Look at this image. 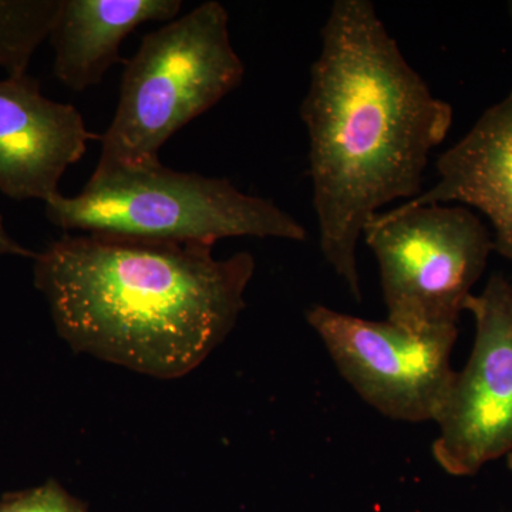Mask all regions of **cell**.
Returning <instances> with one entry per match:
<instances>
[{
    "mask_svg": "<svg viewBox=\"0 0 512 512\" xmlns=\"http://www.w3.org/2000/svg\"><path fill=\"white\" fill-rule=\"evenodd\" d=\"M301 117L320 251L360 302L357 242L384 205L419 197L453 107L410 66L372 2L335 0Z\"/></svg>",
    "mask_w": 512,
    "mask_h": 512,
    "instance_id": "6da1fadb",
    "label": "cell"
},
{
    "mask_svg": "<svg viewBox=\"0 0 512 512\" xmlns=\"http://www.w3.org/2000/svg\"><path fill=\"white\" fill-rule=\"evenodd\" d=\"M214 245L66 234L36 254L35 286L77 353L141 375L194 372L245 309L255 259Z\"/></svg>",
    "mask_w": 512,
    "mask_h": 512,
    "instance_id": "7a4b0ae2",
    "label": "cell"
},
{
    "mask_svg": "<svg viewBox=\"0 0 512 512\" xmlns=\"http://www.w3.org/2000/svg\"><path fill=\"white\" fill-rule=\"evenodd\" d=\"M45 214L67 232L178 244L308 237L274 202L239 191L227 178L175 171L160 160L97 164L79 195H55L45 202Z\"/></svg>",
    "mask_w": 512,
    "mask_h": 512,
    "instance_id": "3957f363",
    "label": "cell"
},
{
    "mask_svg": "<svg viewBox=\"0 0 512 512\" xmlns=\"http://www.w3.org/2000/svg\"><path fill=\"white\" fill-rule=\"evenodd\" d=\"M244 76L227 9L217 0L148 33L126 62L119 104L100 137L97 164L160 160L161 147L237 90Z\"/></svg>",
    "mask_w": 512,
    "mask_h": 512,
    "instance_id": "277c9868",
    "label": "cell"
},
{
    "mask_svg": "<svg viewBox=\"0 0 512 512\" xmlns=\"http://www.w3.org/2000/svg\"><path fill=\"white\" fill-rule=\"evenodd\" d=\"M363 235L379 262L387 320L413 333L458 325L494 251L470 208L444 204L380 212Z\"/></svg>",
    "mask_w": 512,
    "mask_h": 512,
    "instance_id": "5b68a950",
    "label": "cell"
},
{
    "mask_svg": "<svg viewBox=\"0 0 512 512\" xmlns=\"http://www.w3.org/2000/svg\"><path fill=\"white\" fill-rule=\"evenodd\" d=\"M340 375L365 402L394 420L436 421L456 372L457 326L421 333L315 305L306 313Z\"/></svg>",
    "mask_w": 512,
    "mask_h": 512,
    "instance_id": "8992f818",
    "label": "cell"
},
{
    "mask_svg": "<svg viewBox=\"0 0 512 512\" xmlns=\"http://www.w3.org/2000/svg\"><path fill=\"white\" fill-rule=\"evenodd\" d=\"M476 322L470 359L453 383L436 423L439 466L456 477L474 476L512 453V285L495 274L480 295L464 302Z\"/></svg>",
    "mask_w": 512,
    "mask_h": 512,
    "instance_id": "52a82bcc",
    "label": "cell"
},
{
    "mask_svg": "<svg viewBox=\"0 0 512 512\" xmlns=\"http://www.w3.org/2000/svg\"><path fill=\"white\" fill-rule=\"evenodd\" d=\"M94 138L80 111L50 100L33 77L0 79V194L49 201Z\"/></svg>",
    "mask_w": 512,
    "mask_h": 512,
    "instance_id": "ba28073f",
    "label": "cell"
},
{
    "mask_svg": "<svg viewBox=\"0 0 512 512\" xmlns=\"http://www.w3.org/2000/svg\"><path fill=\"white\" fill-rule=\"evenodd\" d=\"M436 168L437 183L397 208L448 202L476 208L493 225L494 251L512 262V92L485 110L466 136L441 154Z\"/></svg>",
    "mask_w": 512,
    "mask_h": 512,
    "instance_id": "9c48e42d",
    "label": "cell"
},
{
    "mask_svg": "<svg viewBox=\"0 0 512 512\" xmlns=\"http://www.w3.org/2000/svg\"><path fill=\"white\" fill-rule=\"evenodd\" d=\"M181 0H62L50 43L53 72L64 86L84 92L97 86L114 64L130 33L148 22H171Z\"/></svg>",
    "mask_w": 512,
    "mask_h": 512,
    "instance_id": "30bf717a",
    "label": "cell"
},
{
    "mask_svg": "<svg viewBox=\"0 0 512 512\" xmlns=\"http://www.w3.org/2000/svg\"><path fill=\"white\" fill-rule=\"evenodd\" d=\"M62 0H0V69L26 74L39 46L49 39Z\"/></svg>",
    "mask_w": 512,
    "mask_h": 512,
    "instance_id": "8fae6325",
    "label": "cell"
},
{
    "mask_svg": "<svg viewBox=\"0 0 512 512\" xmlns=\"http://www.w3.org/2000/svg\"><path fill=\"white\" fill-rule=\"evenodd\" d=\"M0 512H89L82 501L49 480L40 487L9 494L0 500Z\"/></svg>",
    "mask_w": 512,
    "mask_h": 512,
    "instance_id": "7c38bea8",
    "label": "cell"
},
{
    "mask_svg": "<svg viewBox=\"0 0 512 512\" xmlns=\"http://www.w3.org/2000/svg\"><path fill=\"white\" fill-rule=\"evenodd\" d=\"M22 256V258H33L35 259V252L30 249L23 247L18 241L12 238L9 234L8 229L5 227L3 222L2 214H0V256Z\"/></svg>",
    "mask_w": 512,
    "mask_h": 512,
    "instance_id": "4fadbf2b",
    "label": "cell"
},
{
    "mask_svg": "<svg viewBox=\"0 0 512 512\" xmlns=\"http://www.w3.org/2000/svg\"><path fill=\"white\" fill-rule=\"evenodd\" d=\"M507 463H508V467H510V470L512 471V453L508 454Z\"/></svg>",
    "mask_w": 512,
    "mask_h": 512,
    "instance_id": "5bb4252c",
    "label": "cell"
},
{
    "mask_svg": "<svg viewBox=\"0 0 512 512\" xmlns=\"http://www.w3.org/2000/svg\"><path fill=\"white\" fill-rule=\"evenodd\" d=\"M508 13H510V19L512 22V2L508 3Z\"/></svg>",
    "mask_w": 512,
    "mask_h": 512,
    "instance_id": "9a60e30c",
    "label": "cell"
}]
</instances>
